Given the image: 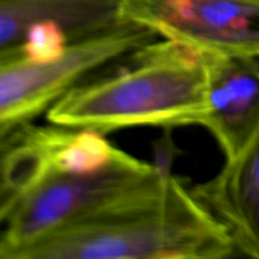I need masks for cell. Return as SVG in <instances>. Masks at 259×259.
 <instances>
[{"mask_svg":"<svg viewBox=\"0 0 259 259\" xmlns=\"http://www.w3.org/2000/svg\"><path fill=\"white\" fill-rule=\"evenodd\" d=\"M207 113L202 51L159 37L83 80L46 116L58 125L106 134L133 126L202 125Z\"/></svg>","mask_w":259,"mask_h":259,"instance_id":"7a4b0ae2","label":"cell"},{"mask_svg":"<svg viewBox=\"0 0 259 259\" xmlns=\"http://www.w3.org/2000/svg\"><path fill=\"white\" fill-rule=\"evenodd\" d=\"M191 191L225 228L235 252L259 259V136Z\"/></svg>","mask_w":259,"mask_h":259,"instance_id":"52a82bcc","label":"cell"},{"mask_svg":"<svg viewBox=\"0 0 259 259\" xmlns=\"http://www.w3.org/2000/svg\"><path fill=\"white\" fill-rule=\"evenodd\" d=\"M125 0H0V55L20 45L33 23L48 20L65 30L70 43L120 27Z\"/></svg>","mask_w":259,"mask_h":259,"instance_id":"ba28073f","label":"cell"},{"mask_svg":"<svg viewBox=\"0 0 259 259\" xmlns=\"http://www.w3.org/2000/svg\"><path fill=\"white\" fill-rule=\"evenodd\" d=\"M202 53L209 94L202 126L214 136L228 161L259 136V56Z\"/></svg>","mask_w":259,"mask_h":259,"instance_id":"8992f818","label":"cell"},{"mask_svg":"<svg viewBox=\"0 0 259 259\" xmlns=\"http://www.w3.org/2000/svg\"><path fill=\"white\" fill-rule=\"evenodd\" d=\"M235 253L225 228L172 172H158L85 222L20 259H220Z\"/></svg>","mask_w":259,"mask_h":259,"instance_id":"6da1fadb","label":"cell"},{"mask_svg":"<svg viewBox=\"0 0 259 259\" xmlns=\"http://www.w3.org/2000/svg\"><path fill=\"white\" fill-rule=\"evenodd\" d=\"M70 126L25 123L0 136V218L55 172Z\"/></svg>","mask_w":259,"mask_h":259,"instance_id":"9c48e42d","label":"cell"},{"mask_svg":"<svg viewBox=\"0 0 259 259\" xmlns=\"http://www.w3.org/2000/svg\"><path fill=\"white\" fill-rule=\"evenodd\" d=\"M120 149L104 133L94 129L70 128L55 157V172L90 174L108 166Z\"/></svg>","mask_w":259,"mask_h":259,"instance_id":"30bf717a","label":"cell"},{"mask_svg":"<svg viewBox=\"0 0 259 259\" xmlns=\"http://www.w3.org/2000/svg\"><path fill=\"white\" fill-rule=\"evenodd\" d=\"M157 38L154 30L128 20L110 32L70 43L50 62L0 57V136L47 113L83 80Z\"/></svg>","mask_w":259,"mask_h":259,"instance_id":"277c9868","label":"cell"},{"mask_svg":"<svg viewBox=\"0 0 259 259\" xmlns=\"http://www.w3.org/2000/svg\"><path fill=\"white\" fill-rule=\"evenodd\" d=\"M68 45L70 40L60 25L42 20L29 25L20 45L12 52L0 55V57L17 55L32 62L45 63L60 57Z\"/></svg>","mask_w":259,"mask_h":259,"instance_id":"8fae6325","label":"cell"},{"mask_svg":"<svg viewBox=\"0 0 259 259\" xmlns=\"http://www.w3.org/2000/svg\"><path fill=\"white\" fill-rule=\"evenodd\" d=\"M158 171L120 149L99 171L53 172L0 218V258L20 259L33 245L94 217Z\"/></svg>","mask_w":259,"mask_h":259,"instance_id":"3957f363","label":"cell"},{"mask_svg":"<svg viewBox=\"0 0 259 259\" xmlns=\"http://www.w3.org/2000/svg\"><path fill=\"white\" fill-rule=\"evenodd\" d=\"M123 13L200 51L259 56V0H125Z\"/></svg>","mask_w":259,"mask_h":259,"instance_id":"5b68a950","label":"cell"}]
</instances>
